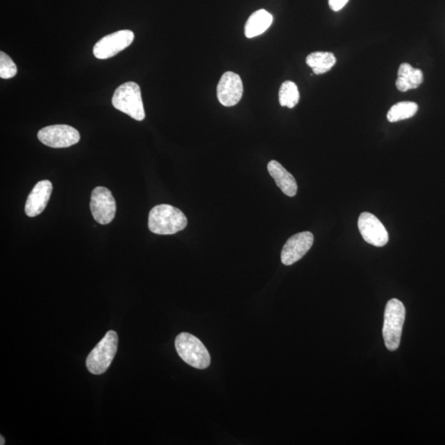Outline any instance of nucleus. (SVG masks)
Returning a JSON list of instances; mask_svg holds the SVG:
<instances>
[{
    "instance_id": "14",
    "label": "nucleus",
    "mask_w": 445,
    "mask_h": 445,
    "mask_svg": "<svg viewBox=\"0 0 445 445\" xmlns=\"http://www.w3.org/2000/svg\"><path fill=\"white\" fill-rule=\"evenodd\" d=\"M398 76L396 87L401 92L417 89L424 78L421 69L413 68L408 63H403L399 66Z\"/></svg>"
},
{
    "instance_id": "8",
    "label": "nucleus",
    "mask_w": 445,
    "mask_h": 445,
    "mask_svg": "<svg viewBox=\"0 0 445 445\" xmlns=\"http://www.w3.org/2000/svg\"><path fill=\"white\" fill-rule=\"evenodd\" d=\"M90 208L92 217L101 224L111 223L116 215V201L111 191L98 187L92 192Z\"/></svg>"
},
{
    "instance_id": "13",
    "label": "nucleus",
    "mask_w": 445,
    "mask_h": 445,
    "mask_svg": "<svg viewBox=\"0 0 445 445\" xmlns=\"http://www.w3.org/2000/svg\"><path fill=\"white\" fill-rule=\"evenodd\" d=\"M269 174L286 196L293 197L296 195L298 186L293 175L282 166L280 162L272 160L267 165Z\"/></svg>"
},
{
    "instance_id": "10",
    "label": "nucleus",
    "mask_w": 445,
    "mask_h": 445,
    "mask_svg": "<svg viewBox=\"0 0 445 445\" xmlns=\"http://www.w3.org/2000/svg\"><path fill=\"white\" fill-rule=\"evenodd\" d=\"M358 228L365 242L376 246H383L389 242L387 229L376 215L364 212L360 215Z\"/></svg>"
},
{
    "instance_id": "9",
    "label": "nucleus",
    "mask_w": 445,
    "mask_h": 445,
    "mask_svg": "<svg viewBox=\"0 0 445 445\" xmlns=\"http://www.w3.org/2000/svg\"><path fill=\"white\" fill-rule=\"evenodd\" d=\"M314 240V235L308 231L299 233L289 237L281 251L282 263L290 266L299 261L312 248Z\"/></svg>"
},
{
    "instance_id": "12",
    "label": "nucleus",
    "mask_w": 445,
    "mask_h": 445,
    "mask_svg": "<svg viewBox=\"0 0 445 445\" xmlns=\"http://www.w3.org/2000/svg\"><path fill=\"white\" fill-rule=\"evenodd\" d=\"M52 189V184L48 180H41L35 185L25 205V213L28 217H37L43 212L50 201Z\"/></svg>"
},
{
    "instance_id": "20",
    "label": "nucleus",
    "mask_w": 445,
    "mask_h": 445,
    "mask_svg": "<svg viewBox=\"0 0 445 445\" xmlns=\"http://www.w3.org/2000/svg\"><path fill=\"white\" fill-rule=\"evenodd\" d=\"M349 0H328L330 8L335 12L340 11Z\"/></svg>"
},
{
    "instance_id": "2",
    "label": "nucleus",
    "mask_w": 445,
    "mask_h": 445,
    "mask_svg": "<svg viewBox=\"0 0 445 445\" xmlns=\"http://www.w3.org/2000/svg\"><path fill=\"white\" fill-rule=\"evenodd\" d=\"M406 316V310L402 302L392 299L387 303L383 321V336L387 349L398 350L402 337L403 327Z\"/></svg>"
},
{
    "instance_id": "11",
    "label": "nucleus",
    "mask_w": 445,
    "mask_h": 445,
    "mask_svg": "<svg viewBox=\"0 0 445 445\" xmlns=\"http://www.w3.org/2000/svg\"><path fill=\"white\" fill-rule=\"evenodd\" d=\"M244 94V85L239 74L228 72L220 78L217 98L224 107H233L240 103Z\"/></svg>"
},
{
    "instance_id": "19",
    "label": "nucleus",
    "mask_w": 445,
    "mask_h": 445,
    "mask_svg": "<svg viewBox=\"0 0 445 445\" xmlns=\"http://www.w3.org/2000/svg\"><path fill=\"white\" fill-rule=\"evenodd\" d=\"M17 73V66L6 53L0 52V77L4 79L11 78Z\"/></svg>"
},
{
    "instance_id": "4",
    "label": "nucleus",
    "mask_w": 445,
    "mask_h": 445,
    "mask_svg": "<svg viewBox=\"0 0 445 445\" xmlns=\"http://www.w3.org/2000/svg\"><path fill=\"white\" fill-rule=\"evenodd\" d=\"M175 347L180 359L198 369H205L210 364V355L204 344L193 335L183 333L176 337Z\"/></svg>"
},
{
    "instance_id": "7",
    "label": "nucleus",
    "mask_w": 445,
    "mask_h": 445,
    "mask_svg": "<svg viewBox=\"0 0 445 445\" xmlns=\"http://www.w3.org/2000/svg\"><path fill=\"white\" fill-rule=\"evenodd\" d=\"M135 39V34L130 30H121L106 36L95 44L94 54L96 58L106 60L111 58L131 46Z\"/></svg>"
},
{
    "instance_id": "1",
    "label": "nucleus",
    "mask_w": 445,
    "mask_h": 445,
    "mask_svg": "<svg viewBox=\"0 0 445 445\" xmlns=\"http://www.w3.org/2000/svg\"><path fill=\"white\" fill-rule=\"evenodd\" d=\"M148 226L156 235H171L183 230L187 226V219L173 205H158L149 212Z\"/></svg>"
},
{
    "instance_id": "5",
    "label": "nucleus",
    "mask_w": 445,
    "mask_h": 445,
    "mask_svg": "<svg viewBox=\"0 0 445 445\" xmlns=\"http://www.w3.org/2000/svg\"><path fill=\"white\" fill-rule=\"evenodd\" d=\"M118 346L117 333L109 331L98 345L90 352L86 360L89 371L99 376L107 371L116 355Z\"/></svg>"
},
{
    "instance_id": "15",
    "label": "nucleus",
    "mask_w": 445,
    "mask_h": 445,
    "mask_svg": "<svg viewBox=\"0 0 445 445\" xmlns=\"http://www.w3.org/2000/svg\"><path fill=\"white\" fill-rule=\"evenodd\" d=\"M272 22L273 16L267 10H259L254 12L245 24L246 37L253 38L265 33L270 28Z\"/></svg>"
},
{
    "instance_id": "3",
    "label": "nucleus",
    "mask_w": 445,
    "mask_h": 445,
    "mask_svg": "<svg viewBox=\"0 0 445 445\" xmlns=\"http://www.w3.org/2000/svg\"><path fill=\"white\" fill-rule=\"evenodd\" d=\"M112 105L118 111L136 121H141L145 118L140 87L135 82H127L117 87L113 95Z\"/></svg>"
},
{
    "instance_id": "17",
    "label": "nucleus",
    "mask_w": 445,
    "mask_h": 445,
    "mask_svg": "<svg viewBox=\"0 0 445 445\" xmlns=\"http://www.w3.org/2000/svg\"><path fill=\"white\" fill-rule=\"evenodd\" d=\"M418 105L413 102H400L392 107L387 114V121L396 122L406 120L417 114Z\"/></svg>"
},
{
    "instance_id": "6",
    "label": "nucleus",
    "mask_w": 445,
    "mask_h": 445,
    "mask_svg": "<svg viewBox=\"0 0 445 445\" xmlns=\"http://www.w3.org/2000/svg\"><path fill=\"white\" fill-rule=\"evenodd\" d=\"M40 141L51 148H67L76 144L81 140L79 132L67 125H54L42 128L39 131Z\"/></svg>"
},
{
    "instance_id": "21",
    "label": "nucleus",
    "mask_w": 445,
    "mask_h": 445,
    "mask_svg": "<svg viewBox=\"0 0 445 445\" xmlns=\"http://www.w3.org/2000/svg\"><path fill=\"white\" fill-rule=\"evenodd\" d=\"M0 439H1V440H0V442H0V444L3 445V444H6V442H6V440H4V438L3 437V435L0 436Z\"/></svg>"
},
{
    "instance_id": "18",
    "label": "nucleus",
    "mask_w": 445,
    "mask_h": 445,
    "mask_svg": "<svg viewBox=\"0 0 445 445\" xmlns=\"http://www.w3.org/2000/svg\"><path fill=\"white\" fill-rule=\"evenodd\" d=\"M299 92L298 87L292 81L282 83L279 91V102L281 107L294 108L299 103Z\"/></svg>"
},
{
    "instance_id": "16",
    "label": "nucleus",
    "mask_w": 445,
    "mask_h": 445,
    "mask_svg": "<svg viewBox=\"0 0 445 445\" xmlns=\"http://www.w3.org/2000/svg\"><path fill=\"white\" fill-rule=\"evenodd\" d=\"M336 62V56L331 52L317 51L311 53L306 58L307 65L317 76L328 72Z\"/></svg>"
}]
</instances>
